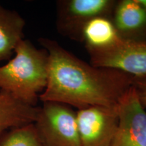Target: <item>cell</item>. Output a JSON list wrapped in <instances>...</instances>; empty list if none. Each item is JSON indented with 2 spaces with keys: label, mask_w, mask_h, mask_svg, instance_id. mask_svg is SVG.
I'll return each mask as SVG.
<instances>
[{
  "label": "cell",
  "mask_w": 146,
  "mask_h": 146,
  "mask_svg": "<svg viewBox=\"0 0 146 146\" xmlns=\"http://www.w3.org/2000/svg\"><path fill=\"white\" fill-rule=\"evenodd\" d=\"M87 52L95 66L116 69L133 76L146 74V41L120 39L109 48Z\"/></svg>",
  "instance_id": "5b68a950"
},
{
  "label": "cell",
  "mask_w": 146,
  "mask_h": 146,
  "mask_svg": "<svg viewBox=\"0 0 146 146\" xmlns=\"http://www.w3.org/2000/svg\"><path fill=\"white\" fill-rule=\"evenodd\" d=\"M39 106H33L0 91V135L12 128L34 123Z\"/></svg>",
  "instance_id": "9c48e42d"
},
{
  "label": "cell",
  "mask_w": 146,
  "mask_h": 146,
  "mask_svg": "<svg viewBox=\"0 0 146 146\" xmlns=\"http://www.w3.org/2000/svg\"><path fill=\"white\" fill-rule=\"evenodd\" d=\"M25 24L18 12L0 4V62L13 57L16 45L24 39Z\"/></svg>",
  "instance_id": "30bf717a"
},
{
  "label": "cell",
  "mask_w": 146,
  "mask_h": 146,
  "mask_svg": "<svg viewBox=\"0 0 146 146\" xmlns=\"http://www.w3.org/2000/svg\"><path fill=\"white\" fill-rule=\"evenodd\" d=\"M118 115L110 146H146V111L133 86L118 104Z\"/></svg>",
  "instance_id": "52a82bcc"
},
{
  "label": "cell",
  "mask_w": 146,
  "mask_h": 146,
  "mask_svg": "<svg viewBox=\"0 0 146 146\" xmlns=\"http://www.w3.org/2000/svg\"><path fill=\"white\" fill-rule=\"evenodd\" d=\"M115 0H60L56 2V29L62 36L81 41L85 24L98 16L112 17Z\"/></svg>",
  "instance_id": "277c9868"
},
{
  "label": "cell",
  "mask_w": 146,
  "mask_h": 146,
  "mask_svg": "<svg viewBox=\"0 0 146 146\" xmlns=\"http://www.w3.org/2000/svg\"><path fill=\"white\" fill-rule=\"evenodd\" d=\"M39 42L48 54L47 85L39 96L43 103L58 102L78 110L113 108L132 87L130 74L87 63L55 40L41 37Z\"/></svg>",
  "instance_id": "6da1fadb"
},
{
  "label": "cell",
  "mask_w": 146,
  "mask_h": 146,
  "mask_svg": "<svg viewBox=\"0 0 146 146\" xmlns=\"http://www.w3.org/2000/svg\"><path fill=\"white\" fill-rule=\"evenodd\" d=\"M80 146H110L118 125V107L94 106L76 111Z\"/></svg>",
  "instance_id": "8992f818"
},
{
  "label": "cell",
  "mask_w": 146,
  "mask_h": 146,
  "mask_svg": "<svg viewBox=\"0 0 146 146\" xmlns=\"http://www.w3.org/2000/svg\"><path fill=\"white\" fill-rule=\"evenodd\" d=\"M112 21L122 39L146 41V9L139 0H119Z\"/></svg>",
  "instance_id": "ba28073f"
},
{
  "label": "cell",
  "mask_w": 146,
  "mask_h": 146,
  "mask_svg": "<svg viewBox=\"0 0 146 146\" xmlns=\"http://www.w3.org/2000/svg\"><path fill=\"white\" fill-rule=\"evenodd\" d=\"M120 39L112 17L98 16L85 24L81 31L80 41L85 44L88 52L108 49Z\"/></svg>",
  "instance_id": "8fae6325"
},
{
  "label": "cell",
  "mask_w": 146,
  "mask_h": 146,
  "mask_svg": "<svg viewBox=\"0 0 146 146\" xmlns=\"http://www.w3.org/2000/svg\"><path fill=\"white\" fill-rule=\"evenodd\" d=\"M132 86L135 90L140 103L146 108V74L133 76Z\"/></svg>",
  "instance_id": "4fadbf2b"
},
{
  "label": "cell",
  "mask_w": 146,
  "mask_h": 146,
  "mask_svg": "<svg viewBox=\"0 0 146 146\" xmlns=\"http://www.w3.org/2000/svg\"><path fill=\"white\" fill-rule=\"evenodd\" d=\"M34 125L43 146H80L76 112L68 105L43 102Z\"/></svg>",
  "instance_id": "3957f363"
},
{
  "label": "cell",
  "mask_w": 146,
  "mask_h": 146,
  "mask_svg": "<svg viewBox=\"0 0 146 146\" xmlns=\"http://www.w3.org/2000/svg\"><path fill=\"white\" fill-rule=\"evenodd\" d=\"M0 146H43L34 123L12 128L0 135Z\"/></svg>",
  "instance_id": "7c38bea8"
},
{
  "label": "cell",
  "mask_w": 146,
  "mask_h": 146,
  "mask_svg": "<svg viewBox=\"0 0 146 146\" xmlns=\"http://www.w3.org/2000/svg\"><path fill=\"white\" fill-rule=\"evenodd\" d=\"M14 55L5 65L0 66V91L36 106L39 95L47 85V52L23 39L16 45Z\"/></svg>",
  "instance_id": "7a4b0ae2"
}]
</instances>
